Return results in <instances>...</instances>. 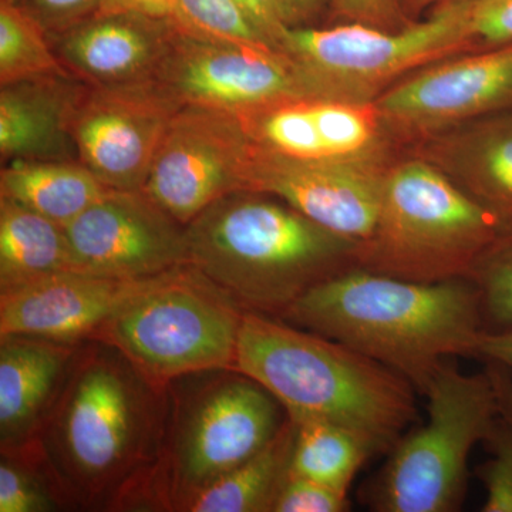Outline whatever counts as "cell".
I'll return each mask as SVG.
<instances>
[{"mask_svg":"<svg viewBox=\"0 0 512 512\" xmlns=\"http://www.w3.org/2000/svg\"><path fill=\"white\" fill-rule=\"evenodd\" d=\"M104 2L106 0H26L22 3L52 36L93 18Z\"/></svg>","mask_w":512,"mask_h":512,"instance_id":"33","label":"cell"},{"mask_svg":"<svg viewBox=\"0 0 512 512\" xmlns=\"http://www.w3.org/2000/svg\"><path fill=\"white\" fill-rule=\"evenodd\" d=\"M64 229L83 274L143 279L190 264L184 225L140 190H110Z\"/></svg>","mask_w":512,"mask_h":512,"instance_id":"13","label":"cell"},{"mask_svg":"<svg viewBox=\"0 0 512 512\" xmlns=\"http://www.w3.org/2000/svg\"><path fill=\"white\" fill-rule=\"evenodd\" d=\"M254 147L235 114L183 106L168 124L140 191L187 227L215 201L242 191Z\"/></svg>","mask_w":512,"mask_h":512,"instance_id":"11","label":"cell"},{"mask_svg":"<svg viewBox=\"0 0 512 512\" xmlns=\"http://www.w3.org/2000/svg\"><path fill=\"white\" fill-rule=\"evenodd\" d=\"M237 2L266 42L282 53V40L286 30L291 26L286 22L281 0H237Z\"/></svg>","mask_w":512,"mask_h":512,"instance_id":"34","label":"cell"},{"mask_svg":"<svg viewBox=\"0 0 512 512\" xmlns=\"http://www.w3.org/2000/svg\"><path fill=\"white\" fill-rule=\"evenodd\" d=\"M84 83L50 76L6 84L0 90V157L77 161L70 124Z\"/></svg>","mask_w":512,"mask_h":512,"instance_id":"19","label":"cell"},{"mask_svg":"<svg viewBox=\"0 0 512 512\" xmlns=\"http://www.w3.org/2000/svg\"><path fill=\"white\" fill-rule=\"evenodd\" d=\"M173 25L187 35L278 52L255 29L237 0H177Z\"/></svg>","mask_w":512,"mask_h":512,"instance_id":"27","label":"cell"},{"mask_svg":"<svg viewBox=\"0 0 512 512\" xmlns=\"http://www.w3.org/2000/svg\"><path fill=\"white\" fill-rule=\"evenodd\" d=\"M188 262L242 309L281 318L305 293L359 268V244L255 191L215 201L185 227Z\"/></svg>","mask_w":512,"mask_h":512,"instance_id":"3","label":"cell"},{"mask_svg":"<svg viewBox=\"0 0 512 512\" xmlns=\"http://www.w3.org/2000/svg\"><path fill=\"white\" fill-rule=\"evenodd\" d=\"M467 279L477 291L484 332L512 333V227L485 249Z\"/></svg>","mask_w":512,"mask_h":512,"instance_id":"26","label":"cell"},{"mask_svg":"<svg viewBox=\"0 0 512 512\" xmlns=\"http://www.w3.org/2000/svg\"><path fill=\"white\" fill-rule=\"evenodd\" d=\"M476 357L484 362L498 363L510 370L512 375V333H481Z\"/></svg>","mask_w":512,"mask_h":512,"instance_id":"37","label":"cell"},{"mask_svg":"<svg viewBox=\"0 0 512 512\" xmlns=\"http://www.w3.org/2000/svg\"><path fill=\"white\" fill-rule=\"evenodd\" d=\"M113 188L74 160H15L2 164L0 198L66 227Z\"/></svg>","mask_w":512,"mask_h":512,"instance_id":"20","label":"cell"},{"mask_svg":"<svg viewBox=\"0 0 512 512\" xmlns=\"http://www.w3.org/2000/svg\"><path fill=\"white\" fill-rule=\"evenodd\" d=\"M181 107L156 82L84 84L70 124L77 161L113 190H141L168 124Z\"/></svg>","mask_w":512,"mask_h":512,"instance_id":"12","label":"cell"},{"mask_svg":"<svg viewBox=\"0 0 512 512\" xmlns=\"http://www.w3.org/2000/svg\"><path fill=\"white\" fill-rule=\"evenodd\" d=\"M325 0H281L286 22L291 28L302 26L315 18Z\"/></svg>","mask_w":512,"mask_h":512,"instance_id":"38","label":"cell"},{"mask_svg":"<svg viewBox=\"0 0 512 512\" xmlns=\"http://www.w3.org/2000/svg\"><path fill=\"white\" fill-rule=\"evenodd\" d=\"M161 275L119 279L66 272L2 291L0 336L89 342L124 306L156 284Z\"/></svg>","mask_w":512,"mask_h":512,"instance_id":"15","label":"cell"},{"mask_svg":"<svg viewBox=\"0 0 512 512\" xmlns=\"http://www.w3.org/2000/svg\"><path fill=\"white\" fill-rule=\"evenodd\" d=\"M177 0H106L96 15H134L173 22Z\"/></svg>","mask_w":512,"mask_h":512,"instance_id":"36","label":"cell"},{"mask_svg":"<svg viewBox=\"0 0 512 512\" xmlns=\"http://www.w3.org/2000/svg\"><path fill=\"white\" fill-rule=\"evenodd\" d=\"M313 123L328 158H352L373 140L372 119L359 107L325 97L308 99Z\"/></svg>","mask_w":512,"mask_h":512,"instance_id":"28","label":"cell"},{"mask_svg":"<svg viewBox=\"0 0 512 512\" xmlns=\"http://www.w3.org/2000/svg\"><path fill=\"white\" fill-rule=\"evenodd\" d=\"M235 370L274 394L292 419L342 424L382 451L416 420V389L406 377L338 340L262 313L242 316Z\"/></svg>","mask_w":512,"mask_h":512,"instance_id":"4","label":"cell"},{"mask_svg":"<svg viewBox=\"0 0 512 512\" xmlns=\"http://www.w3.org/2000/svg\"><path fill=\"white\" fill-rule=\"evenodd\" d=\"M62 507L33 461L2 454L0 512H49Z\"/></svg>","mask_w":512,"mask_h":512,"instance_id":"29","label":"cell"},{"mask_svg":"<svg viewBox=\"0 0 512 512\" xmlns=\"http://www.w3.org/2000/svg\"><path fill=\"white\" fill-rule=\"evenodd\" d=\"M296 424L288 416L259 453L192 498L185 512H271L291 471Z\"/></svg>","mask_w":512,"mask_h":512,"instance_id":"22","label":"cell"},{"mask_svg":"<svg viewBox=\"0 0 512 512\" xmlns=\"http://www.w3.org/2000/svg\"><path fill=\"white\" fill-rule=\"evenodd\" d=\"M495 387L500 396L501 412L512 419V377L511 373L498 372L494 376Z\"/></svg>","mask_w":512,"mask_h":512,"instance_id":"39","label":"cell"},{"mask_svg":"<svg viewBox=\"0 0 512 512\" xmlns=\"http://www.w3.org/2000/svg\"><path fill=\"white\" fill-rule=\"evenodd\" d=\"M50 76H72L49 33L19 0H0V86Z\"/></svg>","mask_w":512,"mask_h":512,"instance_id":"25","label":"cell"},{"mask_svg":"<svg viewBox=\"0 0 512 512\" xmlns=\"http://www.w3.org/2000/svg\"><path fill=\"white\" fill-rule=\"evenodd\" d=\"M348 491L338 490L289 471L271 512H346Z\"/></svg>","mask_w":512,"mask_h":512,"instance_id":"31","label":"cell"},{"mask_svg":"<svg viewBox=\"0 0 512 512\" xmlns=\"http://www.w3.org/2000/svg\"><path fill=\"white\" fill-rule=\"evenodd\" d=\"M464 45H474L470 0H450L429 19L399 32L356 22L289 28L281 52L305 73L318 97L326 99L372 89Z\"/></svg>","mask_w":512,"mask_h":512,"instance_id":"9","label":"cell"},{"mask_svg":"<svg viewBox=\"0 0 512 512\" xmlns=\"http://www.w3.org/2000/svg\"><path fill=\"white\" fill-rule=\"evenodd\" d=\"M154 82L181 106L238 117L318 97L305 73L282 53L191 36L177 28Z\"/></svg>","mask_w":512,"mask_h":512,"instance_id":"10","label":"cell"},{"mask_svg":"<svg viewBox=\"0 0 512 512\" xmlns=\"http://www.w3.org/2000/svg\"><path fill=\"white\" fill-rule=\"evenodd\" d=\"M511 227L437 168L412 161L384 175L379 221L359 244V268L423 284L467 279Z\"/></svg>","mask_w":512,"mask_h":512,"instance_id":"6","label":"cell"},{"mask_svg":"<svg viewBox=\"0 0 512 512\" xmlns=\"http://www.w3.org/2000/svg\"><path fill=\"white\" fill-rule=\"evenodd\" d=\"M173 22L134 15H94L50 36L60 62L93 87L154 82L173 43Z\"/></svg>","mask_w":512,"mask_h":512,"instance_id":"17","label":"cell"},{"mask_svg":"<svg viewBox=\"0 0 512 512\" xmlns=\"http://www.w3.org/2000/svg\"><path fill=\"white\" fill-rule=\"evenodd\" d=\"M470 29L474 45H512V0H470Z\"/></svg>","mask_w":512,"mask_h":512,"instance_id":"32","label":"cell"},{"mask_svg":"<svg viewBox=\"0 0 512 512\" xmlns=\"http://www.w3.org/2000/svg\"><path fill=\"white\" fill-rule=\"evenodd\" d=\"M429 420L392 448L366 501L379 512H454L467 491L468 458L501 416L490 373L464 375L446 362L427 387Z\"/></svg>","mask_w":512,"mask_h":512,"instance_id":"7","label":"cell"},{"mask_svg":"<svg viewBox=\"0 0 512 512\" xmlns=\"http://www.w3.org/2000/svg\"><path fill=\"white\" fill-rule=\"evenodd\" d=\"M484 444L491 457L477 468L487 495L481 511L512 512V419L498 416Z\"/></svg>","mask_w":512,"mask_h":512,"instance_id":"30","label":"cell"},{"mask_svg":"<svg viewBox=\"0 0 512 512\" xmlns=\"http://www.w3.org/2000/svg\"><path fill=\"white\" fill-rule=\"evenodd\" d=\"M333 8L343 18L363 25L393 26L399 22L397 0H332Z\"/></svg>","mask_w":512,"mask_h":512,"instance_id":"35","label":"cell"},{"mask_svg":"<svg viewBox=\"0 0 512 512\" xmlns=\"http://www.w3.org/2000/svg\"><path fill=\"white\" fill-rule=\"evenodd\" d=\"M379 109L404 126L434 127L512 109V45L431 67L393 87Z\"/></svg>","mask_w":512,"mask_h":512,"instance_id":"16","label":"cell"},{"mask_svg":"<svg viewBox=\"0 0 512 512\" xmlns=\"http://www.w3.org/2000/svg\"><path fill=\"white\" fill-rule=\"evenodd\" d=\"M466 191L512 222V114L484 123L466 147Z\"/></svg>","mask_w":512,"mask_h":512,"instance_id":"24","label":"cell"},{"mask_svg":"<svg viewBox=\"0 0 512 512\" xmlns=\"http://www.w3.org/2000/svg\"><path fill=\"white\" fill-rule=\"evenodd\" d=\"M419 3H431V2H450V0H416Z\"/></svg>","mask_w":512,"mask_h":512,"instance_id":"40","label":"cell"},{"mask_svg":"<svg viewBox=\"0 0 512 512\" xmlns=\"http://www.w3.org/2000/svg\"><path fill=\"white\" fill-rule=\"evenodd\" d=\"M384 175L352 158L302 160L255 141L242 190L279 198L323 228L362 244L379 221Z\"/></svg>","mask_w":512,"mask_h":512,"instance_id":"14","label":"cell"},{"mask_svg":"<svg viewBox=\"0 0 512 512\" xmlns=\"http://www.w3.org/2000/svg\"><path fill=\"white\" fill-rule=\"evenodd\" d=\"M77 272L66 229L0 198V292Z\"/></svg>","mask_w":512,"mask_h":512,"instance_id":"21","label":"cell"},{"mask_svg":"<svg viewBox=\"0 0 512 512\" xmlns=\"http://www.w3.org/2000/svg\"><path fill=\"white\" fill-rule=\"evenodd\" d=\"M188 389L168 386V412L160 454L138 507L185 511L195 495L254 457L288 413L274 394L238 370L190 375Z\"/></svg>","mask_w":512,"mask_h":512,"instance_id":"5","label":"cell"},{"mask_svg":"<svg viewBox=\"0 0 512 512\" xmlns=\"http://www.w3.org/2000/svg\"><path fill=\"white\" fill-rule=\"evenodd\" d=\"M242 309L191 264L165 272L93 340L123 353L160 387L181 377L235 370Z\"/></svg>","mask_w":512,"mask_h":512,"instance_id":"8","label":"cell"},{"mask_svg":"<svg viewBox=\"0 0 512 512\" xmlns=\"http://www.w3.org/2000/svg\"><path fill=\"white\" fill-rule=\"evenodd\" d=\"M276 319L372 357L421 394L448 357H476L484 332L468 279L423 284L363 268L316 286Z\"/></svg>","mask_w":512,"mask_h":512,"instance_id":"2","label":"cell"},{"mask_svg":"<svg viewBox=\"0 0 512 512\" xmlns=\"http://www.w3.org/2000/svg\"><path fill=\"white\" fill-rule=\"evenodd\" d=\"M167 412L168 387L113 346L89 340L36 440L16 456L39 467L60 505L131 510L160 454Z\"/></svg>","mask_w":512,"mask_h":512,"instance_id":"1","label":"cell"},{"mask_svg":"<svg viewBox=\"0 0 512 512\" xmlns=\"http://www.w3.org/2000/svg\"><path fill=\"white\" fill-rule=\"evenodd\" d=\"M292 419V417H291ZM296 424L291 471L298 476L348 491L360 468L382 453L360 431L319 419H292Z\"/></svg>","mask_w":512,"mask_h":512,"instance_id":"23","label":"cell"},{"mask_svg":"<svg viewBox=\"0 0 512 512\" xmlns=\"http://www.w3.org/2000/svg\"><path fill=\"white\" fill-rule=\"evenodd\" d=\"M82 343L0 336V447L16 456L32 446Z\"/></svg>","mask_w":512,"mask_h":512,"instance_id":"18","label":"cell"}]
</instances>
